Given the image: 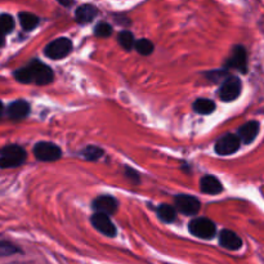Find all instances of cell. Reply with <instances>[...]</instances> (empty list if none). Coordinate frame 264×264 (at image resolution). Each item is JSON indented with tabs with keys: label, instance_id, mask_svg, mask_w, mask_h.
I'll use <instances>...</instances> for the list:
<instances>
[{
	"label": "cell",
	"instance_id": "obj_1",
	"mask_svg": "<svg viewBox=\"0 0 264 264\" xmlns=\"http://www.w3.org/2000/svg\"><path fill=\"white\" fill-rule=\"evenodd\" d=\"M14 76L20 83L38 84V85H47L54 79L52 69L37 59H34L28 66L17 70Z\"/></svg>",
	"mask_w": 264,
	"mask_h": 264
},
{
	"label": "cell",
	"instance_id": "obj_2",
	"mask_svg": "<svg viewBox=\"0 0 264 264\" xmlns=\"http://www.w3.org/2000/svg\"><path fill=\"white\" fill-rule=\"evenodd\" d=\"M25 148L18 145H11L4 147L0 151V168L8 169V168L21 167L26 161Z\"/></svg>",
	"mask_w": 264,
	"mask_h": 264
},
{
	"label": "cell",
	"instance_id": "obj_3",
	"mask_svg": "<svg viewBox=\"0 0 264 264\" xmlns=\"http://www.w3.org/2000/svg\"><path fill=\"white\" fill-rule=\"evenodd\" d=\"M188 229L193 236L199 237V239L209 240L211 237H214L215 231V224L211 222L208 218H196V219H192L188 224Z\"/></svg>",
	"mask_w": 264,
	"mask_h": 264
},
{
	"label": "cell",
	"instance_id": "obj_4",
	"mask_svg": "<svg viewBox=\"0 0 264 264\" xmlns=\"http://www.w3.org/2000/svg\"><path fill=\"white\" fill-rule=\"evenodd\" d=\"M242 84L237 76H228L222 81L219 88V98L224 102H231L241 94Z\"/></svg>",
	"mask_w": 264,
	"mask_h": 264
},
{
	"label": "cell",
	"instance_id": "obj_5",
	"mask_svg": "<svg viewBox=\"0 0 264 264\" xmlns=\"http://www.w3.org/2000/svg\"><path fill=\"white\" fill-rule=\"evenodd\" d=\"M73 52V42L67 38L53 40L45 48V56L52 59H62Z\"/></svg>",
	"mask_w": 264,
	"mask_h": 264
},
{
	"label": "cell",
	"instance_id": "obj_6",
	"mask_svg": "<svg viewBox=\"0 0 264 264\" xmlns=\"http://www.w3.org/2000/svg\"><path fill=\"white\" fill-rule=\"evenodd\" d=\"M34 155L40 161H57L61 158L62 150L52 142H39L34 146Z\"/></svg>",
	"mask_w": 264,
	"mask_h": 264
},
{
	"label": "cell",
	"instance_id": "obj_7",
	"mask_svg": "<svg viewBox=\"0 0 264 264\" xmlns=\"http://www.w3.org/2000/svg\"><path fill=\"white\" fill-rule=\"evenodd\" d=\"M225 67L228 69H236L242 74L248 71V53L242 45H236L231 52V56L225 61Z\"/></svg>",
	"mask_w": 264,
	"mask_h": 264
},
{
	"label": "cell",
	"instance_id": "obj_8",
	"mask_svg": "<svg viewBox=\"0 0 264 264\" xmlns=\"http://www.w3.org/2000/svg\"><path fill=\"white\" fill-rule=\"evenodd\" d=\"M240 146H241V142L236 134H225L215 143V152L220 156L234 155L239 151Z\"/></svg>",
	"mask_w": 264,
	"mask_h": 264
},
{
	"label": "cell",
	"instance_id": "obj_9",
	"mask_svg": "<svg viewBox=\"0 0 264 264\" xmlns=\"http://www.w3.org/2000/svg\"><path fill=\"white\" fill-rule=\"evenodd\" d=\"M175 208L184 215H196L200 211L201 204L193 196L189 195H178L174 200Z\"/></svg>",
	"mask_w": 264,
	"mask_h": 264
},
{
	"label": "cell",
	"instance_id": "obj_10",
	"mask_svg": "<svg viewBox=\"0 0 264 264\" xmlns=\"http://www.w3.org/2000/svg\"><path fill=\"white\" fill-rule=\"evenodd\" d=\"M90 222H92L93 227H94L97 231H100L102 235H105V236H116V227H115V224L112 223L111 218H110L109 215L95 213V214H93V217L90 218Z\"/></svg>",
	"mask_w": 264,
	"mask_h": 264
},
{
	"label": "cell",
	"instance_id": "obj_11",
	"mask_svg": "<svg viewBox=\"0 0 264 264\" xmlns=\"http://www.w3.org/2000/svg\"><path fill=\"white\" fill-rule=\"evenodd\" d=\"M117 206H119V204H117V200L114 196H98L93 201V209L95 210V213L109 215V217L114 214V213H116Z\"/></svg>",
	"mask_w": 264,
	"mask_h": 264
},
{
	"label": "cell",
	"instance_id": "obj_12",
	"mask_svg": "<svg viewBox=\"0 0 264 264\" xmlns=\"http://www.w3.org/2000/svg\"><path fill=\"white\" fill-rule=\"evenodd\" d=\"M259 130H260V125L258 121H249L239 129V133L236 136L239 137L240 142L244 145H250L259 134Z\"/></svg>",
	"mask_w": 264,
	"mask_h": 264
},
{
	"label": "cell",
	"instance_id": "obj_13",
	"mask_svg": "<svg viewBox=\"0 0 264 264\" xmlns=\"http://www.w3.org/2000/svg\"><path fill=\"white\" fill-rule=\"evenodd\" d=\"M7 114L11 117L12 120H22L25 117L28 116L30 114V103L27 101L18 100L12 102L8 106V110H7Z\"/></svg>",
	"mask_w": 264,
	"mask_h": 264
},
{
	"label": "cell",
	"instance_id": "obj_14",
	"mask_svg": "<svg viewBox=\"0 0 264 264\" xmlns=\"http://www.w3.org/2000/svg\"><path fill=\"white\" fill-rule=\"evenodd\" d=\"M219 244L227 250H239L242 246V240L235 232L224 229V231L220 232Z\"/></svg>",
	"mask_w": 264,
	"mask_h": 264
},
{
	"label": "cell",
	"instance_id": "obj_15",
	"mask_svg": "<svg viewBox=\"0 0 264 264\" xmlns=\"http://www.w3.org/2000/svg\"><path fill=\"white\" fill-rule=\"evenodd\" d=\"M98 16L97 7L92 6V4H83L76 9L75 18L80 25H86V23L92 22L95 17Z\"/></svg>",
	"mask_w": 264,
	"mask_h": 264
},
{
	"label": "cell",
	"instance_id": "obj_16",
	"mask_svg": "<svg viewBox=\"0 0 264 264\" xmlns=\"http://www.w3.org/2000/svg\"><path fill=\"white\" fill-rule=\"evenodd\" d=\"M200 188L206 195H219L223 191L222 183L214 175H205L200 182Z\"/></svg>",
	"mask_w": 264,
	"mask_h": 264
},
{
	"label": "cell",
	"instance_id": "obj_17",
	"mask_svg": "<svg viewBox=\"0 0 264 264\" xmlns=\"http://www.w3.org/2000/svg\"><path fill=\"white\" fill-rule=\"evenodd\" d=\"M214 101L208 100V98H200L193 103V110L200 115H210L215 111Z\"/></svg>",
	"mask_w": 264,
	"mask_h": 264
},
{
	"label": "cell",
	"instance_id": "obj_18",
	"mask_svg": "<svg viewBox=\"0 0 264 264\" xmlns=\"http://www.w3.org/2000/svg\"><path fill=\"white\" fill-rule=\"evenodd\" d=\"M18 18H20V23L25 31L34 30L39 25V18L30 12H21L18 14Z\"/></svg>",
	"mask_w": 264,
	"mask_h": 264
},
{
	"label": "cell",
	"instance_id": "obj_19",
	"mask_svg": "<svg viewBox=\"0 0 264 264\" xmlns=\"http://www.w3.org/2000/svg\"><path fill=\"white\" fill-rule=\"evenodd\" d=\"M156 211H157L158 218L165 223L174 222L175 218H177V210H175L174 206L160 205L156 209Z\"/></svg>",
	"mask_w": 264,
	"mask_h": 264
},
{
	"label": "cell",
	"instance_id": "obj_20",
	"mask_svg": "<svg viewBox=\"0 0 264 264\" xmlns=\"http://www.w3.org/2000/svg\"><path fill=\"white\" fill-rule=\"evenodd\" d=\"M134 48L137 49V52L142 56H150L151 53L153 52L155 47H153V43L148 39H141L136 40L134 43Z\"/></svg>",
	"mask_w": 264,
	"mask_h": 264
},
{
	"label": "cell",
	"instance_id": "obj_21",
	"mask_svg": "<svg viewBox=\"0 0 264 264\" xmlns=\"http://www.w3.org/2000/svg\"><path fill=\"white\" fill-rule=\"evenodd\" d=\"M117 40H119V44L125 50L133 49L134 43H136L134 35L130 31H122V32H120L119 37H117Z\"/></svg>",
	"mask_w": 264,
	"mask_h": 264
},
{
	"label": "cell",
	"instance_id": "obj_22",
	"mask_svg": "<svg viewBox=\"0 0 264 264\" xmlns=\"http://www.w3.org/2000/svg\"><path fill=\"white\" fill-rule=\"evenodd\" d=\"M14 28V18L11 14H0V34L6 35V34L12 32Z\"/></svg>",
	"mask_w": 264,
	"mask_h": 264
},
{
	"label": "cell",
	"instance_id": "obj_23",
	"mask_svg": "<svg viewBox=\"0 0 264 264\" xmlns=\"http://www.w3.org/2000/svg\"><path fill=\"white\" fill-rule=\"evenodd\" d=\"M102 155L103 150L97 147V146H88V147H85L81 151V156H83L85 160H89V161H95V160H98Z\"/></svg>",
	"mask_w": 264,
	"mask_h": 264
},
{
	"label": "cell",
	"instance_id": "obj_24",
	"mask_svg": "<svg viewBox=\"0 0 264 264\" xmlns=\"http://www.w3.org/2000/svg\"><path fill=\"white\" fill-rule=\"evenodd\" d=\"M17 253H20V249L17 248L16 245L11 244L9 241L0 240V256H9Z\"/></svg>",
	"mask_w": 264,
	"mask_h": 264
},
{
	"label": "cell",
	"instance_id": "obj_25",
	"mask_svg": "<svg viewBox=\"0 0 264 264\" xmlns=\"http://www.w3.org/2000/svg\"><path fill=\"white\" fill-rule=\"evenodd\" d=\"M94 34L100 38H109L110 35L112 34V27L109 25V23L102 22V23H100V25L95 26Z\"/></svg>",
	"mask_w": 264,
	"mask_h": 264
},
{
	"label": "cell",
	"instance_id": "obj_26",
	"mask_svg": "<svg viewBox=\"0 0 264 264\" xmlns=\"http://www.w3.org/2000/svg\"><path fill=\"white\" fill-rule=\"evenodd\" d=\"M125 175L128 177L129 179H130L131 183H134V184H138L139 181H141V177H139L138 173H137L134 169H131V168H129V167L125 168Z\"/></svg>",
	"mask_w": 264,
	"mask_h": 264
},
{
	"label": "cell",
	"instance_id": "obj_27",
	"mask_svg": "<svg viewBox=\"0 0 264 264\" xmlns=\"http://www.w3.org/2000/svg\"><path fill=\"white\" fill-rule=\"evenodd\" d=\"M3 45H4V35L0 34V47H3Z\"/></svg>",
	"mask_w": 264,
	"mask_h": 264
},
{
	"label": "cell",
	"instance_id": "obj_28",
	"mask_svg": "<svg viewBox=\"0 0 264 264\" xmlns=\"http://www.w3.org/2000/svg\"><path fill=\"white\" fill-rule=\"evenodd\" d=\"M3 111H4V107H3V103L0 102V117H2V115H3Z\"/></svg>",
	"mask_w": 264,
	"mask_h": 264
}]
</instances>
